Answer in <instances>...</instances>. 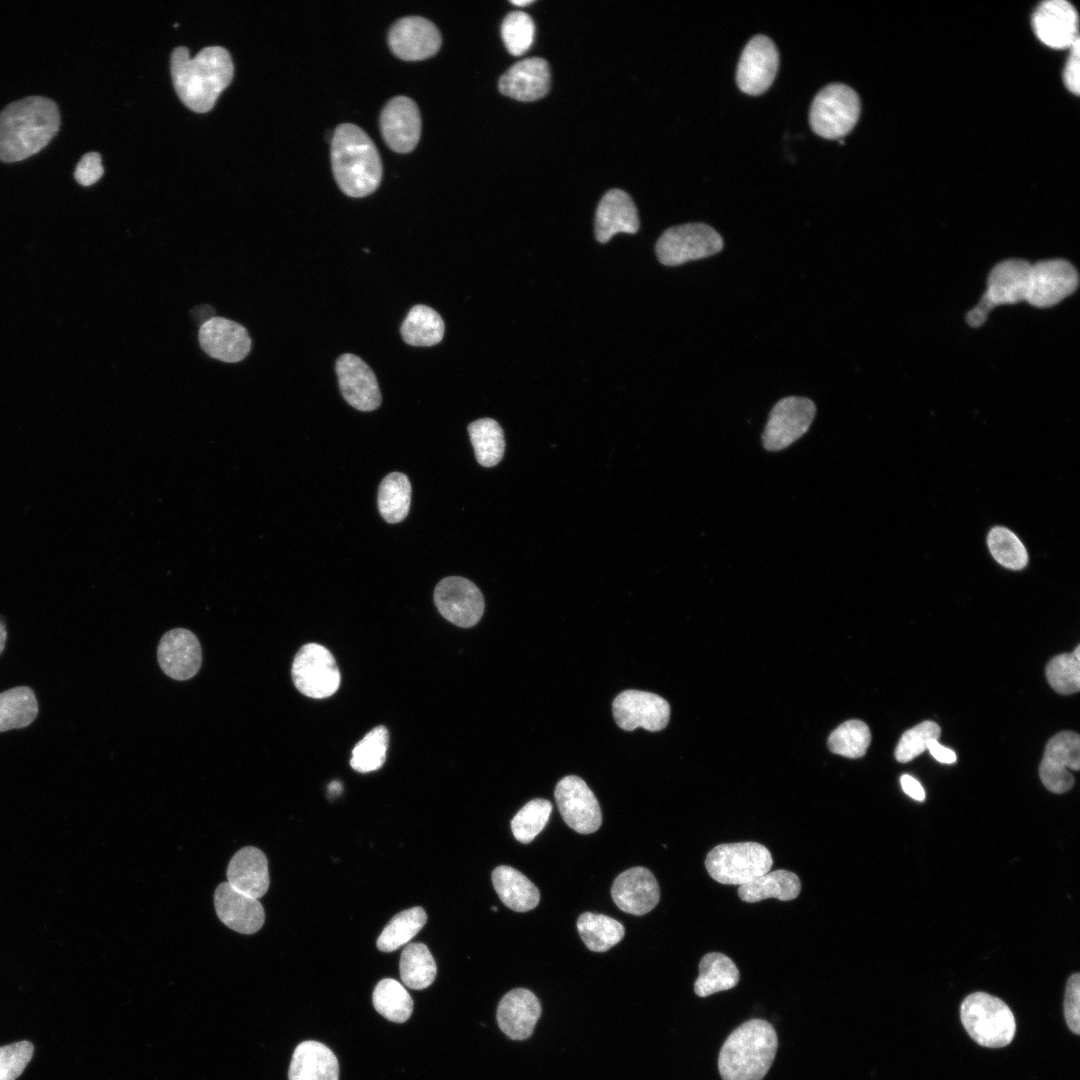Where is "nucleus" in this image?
<instances>
[{"label":"nucleus","instance_id":"1","mask_svg":"<svg viewBox=\"0 0 1080 1080\" xmlns=\"http://www.w3.org/2000/svg\"><path fill=\"white\" fill-rule=\"evenodd\" d=\"M173 85L180 100L195 112L210 111L233 78L229 52L220 46L203 48L190 57L186 47L175 48L170 57Z\"/></svg>","mask_w":1080,"mask_h":1080},{"label":"nucleus","instance_id":"2","mask_svg":"<svg viewBox=\"0 0 1080 1080\" xmlns=\"http://www.w3.org/2000/svg\"><path fill=\"white\" fill-rule=\"evenodd\" d=\"M60 127L56 103L29 96L8 104L0 112V161L24 160L42 150Z\"/></svg>","mask_w":1080,"mask_h":1080},{"label":"nucleus","instance_id":"3","mask_svg":"<svg viewBox=\"0 0 1080 1080\" xmlns=\"http://www.w3.org/2000/svg\"><path fill=\"white\" fill-rule=\"evenodd\" d=\"M334 178L346 195L359 198L374 192L382 179V162L376 146L360 127L339 125L331 140Z\"/></svg>","mask_w":1080,"mask_h":1080},{"label":"nucleus","instance_id":"4","mask_svg":"<svg viewBox=\"0 0 1080 1080\" xmlns=\"http://www.w3.org/2000/svg\"><path fill=\"white\" fill-rule=\"evenodd\" d=\"M777 1034L762 1019H751L725 1040L718 1057L722 1080H762L777 1051Z\"/></svg>","mask_w":1080,"mask_h":1080},{"label":"nucleus","instance_id":"5","mask_svg":"<svg viewBox=\"0 0 1080 1080\" xmlns=\"http://www.w3.org/2000/svg\"><path fill=\"white\" fill-rule=\"evenodd\" d=\"M960 1016L969 1036L981 1046L1000 1048L1014 1038L1016 1022L1011 1009L988 993L968 995L961 1004Z\"/></svg>","mask_w":1080,"mask_h":1080},{"label":"nucleus","instance_id":"6","mask_svg":"<svg viewBox=\"0 0 1080 1080\" xmlns=\"http://www.w3.org/2000/svg\"><path fill=\"white\" fill-rule=\"evenodd\" d=\"M772 863L768 848L751 841L717 845L705 859L711 878L727 885H743L768 872Z\"/></svg>","mask_w":1080,"mask_h":1080},{"label":"nucleus","instance_id":"7","mask_svg":"<svg viewBox=\"0 0 1080 1080\" xmlns=\"http://www.w3.org/2000/svg\"><path fill=\"white\" fill-rule=\"evenodd\" d=\"M861 111L858 94L842 83L823 87L814 97L809 122L812 130L826 139H840L856 125Z\"/></svg>","mask_w":1080,"mask_h":1080},{"label":"nucleus","instance_id":"8","mask_svg":"<svg viewBox=\"0 0 1080 1080\" xmlns=\"http://www.w3.org/2000/svg\"><path fill=\"white\" fill-rule=\"evenodd\" d=\"M723 245L722 237L711 226L686 223L664 231L656 243V254L662 264L678 266L715 255Z\"/></svg>","mask_w":1080,"mask_h":1080},{"label":"nucleus","instance_id":"9","mask_svg":"<svg viewBox=\"0 0 1080 1080\" xmlns=\"http://www.w3.org/2000/svg\"><path fill=\"white\" fill-rule=\"evenodd\" d=\"M291 675L295 687L311 698L329 697L340 685V672L333 655L316 643L300 648L293 660Z\"/></svg>","mask_w":1080,"mask_h":1080},{"label":"nucleus","instance_id":"10","mask_svg":"<svg viewBox=\"0 0 1080 1080\" xmlns=\"http://www.w3.org/2000/svg\"><path fill=\"white\" fill-rule=\"evenodd\" d=\"M816 413L812 400L805 397L789 396L779 400L770 411L762 439L768 451H780L809 429Z\"/></svg>","mask_w":1080,"mask_h":1080},{"label":"nucleus","instance_id":"11","mask_svg":"<svg viewBox=\"0 0 1080 1080\" xmlns=\"http://www.w3.org/2000/svg\"><path fill=\"white\" fill-rule=\"evenodd\" d=\"M554 797L563 820L570 828L580 834H590L600 828V805L583 779L575 775L565 776L557 783Z\"/></svg>","mask_w":1080,"mask_h":1080},{"label":"nucleus","instance_id":"12","mask_svg":"<svg viewBox=\"0 0 1080 1080\" xmlns=\"http://www.w3.org/2000/svg\"><path fill=\"white\" fill-rule=\"evenodd\" d=\"M434 602L445 619L463 628L476 625L485 607L479 588L460 576L442 579L435 587Z\"/></svg>","mask_w":1080,"mask_h":1080},{"label":"nucleus","instance_id":"13","mask_svg":"<svg viewBox=\"0 0 1080 1080\" xmlns=\"http://www.w3.org/2000/svg\"><path fill=\"white\" fill-rule=\"evenodd\" d=\"M1075 267L1064 259H1049L1031 264L1026 302L1038 308L1051 307L1072 294L1078 287Z\"/></svg>","mask_w":1080,"mask_h":1080},{"label":"nucleus","instance_id":"14","mask_svg":"<svg viewBox=\"0 0 1080 1080\" xmlns=\"http://www.w3.org/2000/svg\"><path fill=\"white\" fill-rule=\"evenodd\" d=\"M616 724L623 730L632 731L642 727L648 731L664 729L670 718L669 703L657 694L625 690L612 703Z\"/></svg>","mask_w":1080,"mask_h":1080},{"label":"nucleus","instance_id":"15","mask_svg":"<svg viewBox=\"0 0 1080 1080\" xmlns=\"http://www.w3.org/2000/svg\"><path fill=\"white\" fill-rule=\"evenodd\" d=\"M779 66V53L765 35H755L744 47L736 70V82L749 95L765 92L773 83Z\"/></svg>","mask_w":1080,"mask_h":1080},{"label":"nucleus","instance_id":"16","mask_svg":"<svg viewBox=\"0 0 1080 1080\" xmlns=\"http://www.w3.org/2000/svg\"><path fill=\"white\" fill-rule=\"evenodd\" d=\"M1080 767V737L1072 731L1054 735L1046 744L1039 766L1044 786L1053 793H1064L1074 785V777L1067 770Z\"/></svg>","mask_w":1080,"mask_h":1080},{"label":"nucleus","instance_id":"17","mask_svg":"<svg viewBox=\"0 0 1080 1080\" xmlns=\"http://www.w3.org/2000/svg\"><path fill=\"white\" fill-rule=\"evenodd\" d=\"M391 51L400 59L418 61L432 57L441 46V35L434 23L419 16L399 19L388 35Z\"/></svg>","mask_w":1080,"mask_h":1080},{"label":"nucleus","instance_id":"18","mask_svg":"<svg viewBox=\"0 0 1080 1080\" xmlns=\"http://www.w3.org/2000/svg\"><path fill=\"white\" fill-rule=\"evenodd\" d=\"M380 130L386 144L395 152H411L421 134V116L416 103L405 96L392 98L380 116Z\"/></svg>","mask_w":1080,"mask_h":1080},{"label":"nucleus","instance_id":"19","mask_svg":"<svg viewBox=\"0 0 1080 1080\" xmlns=\"http://www.w3.org/2000/svg\"><path fill=\"white\" fill-rule=\"evenodd\" d=\"M336 373L342 396L360 411H372L381 404V393L374 372L358 356L343 354L336 361Z\"/></svg>","mask_w":1080,"mask_h":1080},{"label":"nucleus","instance_id":"20","mask_svg":"<svg viewBox=\"0 0 1080 1080\" xmlns=\"http://www.w3.org/2000/svg\"><path fill=\"white\" fill-rule=\"evenodd\" d=\"M1032 25L1038 39L1054 49L1070 48L1079 38L1078 14L1065 0H1047L1035 10Z\"/></svg>","mask_w":1080,"mask_h":1080},{"label":"nucleus","instance_id":"21","mask_svg":"<svg viewBox=\"0 0 1080 1080\" xmlns=\"http://www.w3.org/2000/svg\"><path fill=\"white\" fill-rule=\"evenodd\" d=\"M158 662L163 672L176 680H188L201 666L202 652L194 633L176 628L166 632L158 645Z\"/></svg>","mask_w":1080,"mask_h":1080},{"label":"nucleus","instance_id":"22","mask_svg":"<svg viewBox=\"0 0 1080 1080\" xmlns=\"http://www.w3.org/2000/svg\"><path fill=\"white\" fill-rule=\"evenodd\" d=\"M199 343L210 357L227 363L241 361L251 348V339L246 329L223 317L208 319L201 325Z\"/></svg>","mask_w":1080,"mask_h":1080},{"label":"nucleus","instance_id":"23","mask_svg":"<svg viewBox=\"0 0 1080 1080\" xmlns=\"http://www.w3.org/2000/svg\"><path fill=\"white\" fill-rule=\"evenodd\" d=\"M614 903L632 915H644L658 904L660 889L653 873L645 867H633L617 876L611 887Z\"/></svg>","mask_w":1080,"mask_h":1080},{"label":"nucleus","instance_id":"24","mask_svg":"<svg viewBox=\"0 0 1080 1080\" xmlns=\"http://www.w3.org/2000/svg\"><path fill=\"white\" fill-rule=\"evenodd\" d=\"M214 905L219 919L238 933L254 934L264 924L265 913L258 899L236 890L228 882L216 888Z\"/></svg>","mask_w":1080,"mask_h":1080},{"label":"nucleus","instance_id":"25","mask_svg":"<svg viewBox=\"0 0 1080 1080\" xmlns=\"http://www.w3.org/2000/svg\"><path fill=\"white\" fill-rule=\"evenodd\" d=\"M541 1015L539 999L528 989L506 993L497 1008V1022L508 1037L524 1040L531 1036Z\"/></svg>","mask_w":1080,"mask_h":1080},{"label":"nucleus","instance_id":"26","mask_svg":"<svg viewBox=\"0 0 1080 1080\" xmlns=\"http://www.w3.org/2000/svg\"><path fill=\"white\" fill-rule=\"evenodd\" d=\"M502 94L520 101L543 97L550 87V69L540 57L525 58L512 65L499 79Z\"/></svg>","mask_w":1080,"mask_h":1080},{"label":"nucleus","instance_id":"27","mask_svg":"<svg viewBox=\"0 0 1080 1080\" xmlns=\"http://www.w3.org/2000/svg\"><path fill=\"white\" fill-rule=\"evenodd\" d=\"M639 219L631 197L620 189H611L601 198L595 214V236L608 242L617 233H636Z\"/></svg>","mask_w":1080,"mask_h":1080},{"label":"nucleus","instance_id":"28","mask_svg":"<svg viewBox=\"0 0 1080 1080\" xmlns=\"http://www.w3.org/2000/svg\"><path fill=\"white\" fill-rule=\"evenodd\" d=\"M227 882L236 890L260 898L269 888L268 861L256 847L247 846L237 851L227 867Z\"/></svg>","mask_w":1080,"mask_h":1080},{"label":"nucleus","instance_id":"29","mask_svg":"<svg viewBox=\"0 0 1080 1080\" xmlns=\"http://www.w3.org/2000/svg\"><path fill=\"white\" fill-rule=\"evenodd\" d=\"M339 1065L333 1051L323 1043L307 1040L294 1050L289 1080H338Z\"/></svg>","mask_w":1080,"mask_h":1080},{"label":"nucleus","instance_id":"30","mask_svg":"<svg viewBox=\"0 0 1080 1080\" xmlns=\"http://www.w3.org/2000/svg\"><path fill=\"white\" fill-rule=\"evenodd\" d=\"M492 883L501 901L516 912L534 909L540 900L538 888L518 870L501 865L492 872Z\"/></svg>","mask_w":1080,"mask_h":1080},{"label":"nucleus","instance_id":"31","mask_svg":"<svg viewBox=\"0 0 1080 1080\" xmlns=\"http://www.w3.org/2000/svg\"><path fill=\"white\" fill-rule=\"evenodd\" d=\"M801 891V882L797 874L787 870L768 871L765 874L743 884L738 888L739 898L748 903H755L768 898L781 901L795 899Z\"/></svg>","mask_w":1080,"mask_h":1080},{"label":"nucleus","instance_id":"32","mask_svg":"<svg viewBox=\"0 0 1080 1080\" xmlns=\"http://www.w3.org/2000/svg\"><path fill=\"white\" fill-rule=\"evenodd\" d=\"M740 979L735 963L725 954L710 952L699 963V976L694 983V991L699 997L732 989Z\"/></svg>","mask_w":1080,"mask_h":1080},{"label":"nucleus","instance_id":"33","mask_svg":"<svg viewBox=\"0 0 1080 1080\" xmlns=\"http://www.w3.org/2000/svg\"><path fill=\"white\" fill-rule=\"evenodd\" d=\"M37 714L38 702L30 687H13L0 693V732L27 727Z\"/></svg>","mask_w":1080,"mask_h":1080},{"label":"nucleus","instance_id":"34","mask_svg":"<svg viewBox=\"0 0 1080 1080\" xmlns=\"http://www.w3.org/2000/svg\"><path fill=\"white\" fill-rule=\"evenodd\" d=\"M444 327L441 316L434 309L426 305H416L404 319L401 335L409 345L432 346L442 340Z\"/></svg>","mask_w":1080,"mask_h":1080},{"label":"nucleus","instance_id":"35","mask_svg":"<svg viewBox=\"0 0 1080 1080\" xmlns=\"http://www.w3.org/2000/svg\"><path fill=\"white\" fill-rule=\"evenodd\" d=\"M577 930L586 947L594 952L609 950L620 942L625 934V928L620 922L592 912H584L579 916Z\"/></svg>","mask_w":1080,"mask_h":1080},{"label":"nucleus","instance_id":"36","mask_svg":"<svg viewBox=\"0 0 1080 1080\" xmlns=\"http://www.w3.org/2000/svg\"><path fill=\"white\" fill-rule=\"evenodd\" d=\"M399 971L401 980L407 987L422 990L434 982L437 967L425 944L411 943L401 953Z\"/></svg>","mask_w":1080,"mask_h":1080},{"label":"nucleus","instance_id":"37","mask_svg":"<svg viewBox=\"0 0 1080 1080\" xmlns=\"http://www.w3.org/2000/svg\"><path fill=\"white\" fill-rule=\"evenodd\" d=\"M411 500V484L400 472L388 474L378 490V509L388 523H398L408 514Z\"/></svg>","mask_w":1080,"mask_h":1080},{"label":"nucleus","instance_id":"38","mask_svg":"<svg viewBox=\"0 0 1080 1080\" xmlns=\"http://www.w3.org/2000/svg\"><path fill=\"white\" fill-rule=\"evenodd\" d=\"M468 433L477 462L484 467L497 465L504 454V433L497 421L481 418L469 424Z\"/></svg>","mask_w":1080,"mask_h":1080},{"label":"nucleus","instance_id":"39","mask_svg":"<svg viewBox=\"0 0 1080 1080\" xmlns=\"http://www.w3.org/2000/svg\"><path fill=\"white\" fill-rule=\"evenodd\" d=\"M372 1001L379 1014L395 1023L407 1021L413 1011V1000L410 994L402 984L391 978L378 982L373 991Z\"/></svg>","mask_w":1080,"mask_h":1080},{"label":"nucleus","instance_id":"40","mask_svg":"<svg viewBox=\"0 0 1080 1080\" xmlns=\"http://www.w3.org/2000/svg\"><path fill=\"white\" fill-rule=\"evenodd\" d=\"M427 915L422 907H413L396 914L378 937L377 947L382 952H392L408 943L426 924Z\"/></svg>","mask_w":1080,"mask_h":1080},{"label":"nucleus","instance_id":"41","mask_svg":"<svg viewBox=\"0 0 1080 1080\" xmlns=\"http://www.w3.org/2000/svg\"><path fill=\"white\" fill-rule=\"evenodd\" d=\"M389 733L385 726H377L368 732L353 748L351 767L368 773L379 769L385 762Z\"/></svg>","mask_w":1080,"mask_h":1080},{"label":"nucleus","instance_id":"42","mask_svg":"<svg viewBox=\"0 0 1080 1080\" xmlns=\"http://www.w3.org/2000/svg\"><path fill=\"white\" fill-rule=\"evenodd\" d=\"M870 742L868 726L853 719L842 723L830 734L828 747L832 753L855 759L865 755Z\"/></svg>","mask_w":1080,"mask_h":1080},{"label":"nucleus","instance_id":"43","mask_svg":"<svg viewBox=\"0 0 1080 1080\" xmlns=\"http://www.w3.org/2000/svg\"><path fill=\"white\" fill-rule=\"evenodd\" d=\"M987 544L993 558L1002 566L1012 570L1026 566V548L1011 530L999 526L992 528L987 536Z\"/></svg>","mask_w":1080,"mask_h":1080},{"label":"nucleus","instance_id":"44","mask_svg":"<svg viewBox=\"0 0 1080 1080\" xmlns=\"http://www.w3.org/2000/svg\"><path fill=\"white\" fill-rule=\"evenodd\" d=\"M552 804L546 799H533L525 804L511 820L512 833L517 841L528 844L544 829Z\"/></svg>","mask_w":1080,"mask_h":1080},{"label":"nucleus","instance_id":"45","mask_svg":"<svg viewBox=\"0 0 1080 1080\" xmlns=\"http://www.w3.org/2000/svg\"><path fill=\"white\" fill-rule=\"evenodd\" d=\"M535 33L533 19L523 11L508 13L501 25V35L507 50L521 55L531 46Z\"/></svg>","mask_w":1080,"mask_h":1080},{"label":"nucleus","instance_id":"46","mask_svg":"<svg viewBox=\"0 0 1080 1080\" xmlns=\"http://www.w3.org/2000/svg\"><path fill=\"white\" fill-rule=\"evenodd\" d=\"M1045 674L1050 686L1060 694H1073L1080 689V661L1075 659L1072 653L1052 658L1046 666Z\"/></svg>","mask_w":1080,"mask_h":1080},{"label":"nucleus","instance_id":"47","mask_svg":"<svg viewBox=\"0 0 1080 1080\" xmlns=\"http://www.w3.org/2000/svg\"><path fill=\"white\" fill-rule=\"evenodd\" d=\"M941 730L937 723L924 721L904 732L895 749L897 761L906 763L923 753L930 740H938Z\"/></svg>","mask_w":1080,"mask_h":1080},{"label":"nucleus","instance_id":"48","mask_svg":"<svg viewBox=\"0 0 1080 1080\" xmlns=\"http://www.w3.org/2000/svg\"><path fill=\"white\" fill-rule=\"evenodd\" d=\"M34 1047L20 1041L0 1047V1080H16L32 1058Z\"/></svg>","mask_w":1080,"mask_h":1080},{"label":"nucleus","instance_id":"49","mask_svg":"<svg viewBox=\"0 0 1080 1080\" xmlns=\"http://www.w3.org/2000/svg\"><path fill=\"white\" fill-rule=\"evenodd\" d=\"M1064 1015L1069 1029L1080 1033V974L1075 973L1068 979L1064 998Z\"/></svg>","mask_w":1080,"mask_h":1080},{"label":"nucleus","instance_id":"50","mask_svg":"<svg viewBox=\"0 0 1080 1080\" xmlns=\"http://www.w3.org/2000/svg\"><path fill=\"white\" fill-rule=\"evenodd\" d=\"M103 173L101 156L97 152H89L79 160L74 171V177L79 184L90 186L96 183Z\"/></svg>","mask_w":1080,"mask_h":1080},{"label":"nucleus","instance_id":"51","mask_svg":"<svg viewBox=\"0 0 1080 1080\" xmlns=\"http://www.w3.org/2000/svg\"><path fill=\"white\" fill-rule=\"evenodd\" d=\"M1079 38L1070 47V54L1063 72V80L1068 90L1079 95Z\"/></svg>","mask_w":1080,"mask_h":1080},{"label":"nucleus","instance_id":"52","mask_svg":"<svg viewBox=\"0 0 1080 1080\" xmlns=\"http://www.w3.org/2000/svg\"><path fill=\"white\" fill-rule=\"evenodd\" d=\"M930 754L939 762L945 764H951L956 761V754L953 750L942 746L938 740H930L927 746Z\"/></svg>","mask_w":1080,"mask_h":1080},{"label":"nucleus","instance_id":"53","mask_svg":"<svg viewBox=\"0 0 1080 1080\" xmlns=\"http://www.w3.org/2000/svg\"><path fill=\"white\" fill-rule=\"evenodd\" d=\"M900 782L904 792L911 798L917 801H923L925 799V791L922 785L914 777L907 774L902 775Z\"/></svg>","mask_w":1080,"mask_h":1080},{"label":"nucleus","instance_id":"54","mask_svg":"<svg viewBox=\"0 0 1080 1080\" xmlns=\"http://www.w3.org/2000/svg\"><path fill=\"white\" fill-rule=\"evenodd\" d=\"M6 640H7L6 624H5V621L3 620V618L0 617V654L3 652V650L5 648Z\"/></svg>","mask_w":1080,"mask_h":1080},{"label":"nucleus","instance_id":"55","mask_svg":"<svg viewBox=\"0 0 1080 1080\" xmlns=\"http://www.w3.org/2000/svg\"><path fill=\"white\" fill-rule=\"evenodd\" d=\"M341 790H342L341 783L336 782V781L330 783V785H329V792L330 793L337 794V793L341 792Z\"/></svg>","mask_w":1080,"mask_h":1080},{"label":"nucleus","instance_id":"56","mask_svg":"<svg viewBox=\"0 0 1080 1080\" xmlns=\"http://www.w3.org/2000/svg\"><path fill=\"white\" fill-rule=\"evenodd\" d=\"M532 2H533L532 0H511V3H513V4L517 5V6H525V5H528V4L532 3Z\"/></svg>","mask_w":1080,"mask_h":1080},{"label":"nucleus","instance_id":"57","mask_svg":"<svg viewBox=\"0 0 1080 1080\" xmlns=\"http://www.w3.org/2000/svg\"><path fill=\"white\" fill-rule=\"evenodd\" d=\"M1072 655L1075 657V659L1080 661V645H1077L1075 650L1072 652Z\"/></svg>","mask_w":1080,"mask_h":1080},{"label":"nucleus","instance_id":"58","mask_svg":"<svg viewBox=\"0 0 1080 1080\" xmlns=\"http://www.w3.org/2000/svg\"><path fill=\"white\" fill-rule=\"evenodd\" d=\"M491 909H492L493 911H497V907H495V906L491 907Z\"/></svg>","mask_w":1080,"mask_h":1080}]
</instances>
